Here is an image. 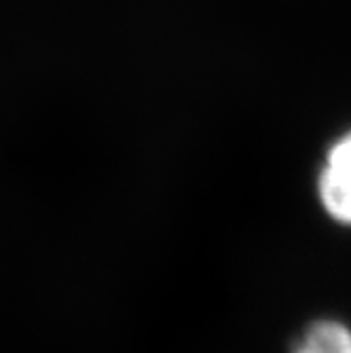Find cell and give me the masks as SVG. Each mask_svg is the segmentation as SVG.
Here are the masks:
<instances>
[{
  "label": "cell",
  "instance_id": "7a4b0ae2",
  "mask_svg": "<svg viewBox=\"0 0 351 353\" xmlns=\"http://www.w3.org/2000/svg\"><path fill=\"white\" fill-rule=\"evenodd\" d=\"M297 353H351V330L339 322H317L303 336Z\"/></svg>",
  "mask_w": 351,
  "mask_h": 353
},
{
  "label": "cell",
  "instance_id": "6da1fadb",
  "mask_svg": "<svg viewBox=\"0 0 351 353\" xmlns=\"http://www.w3.org/2000/svg\"><path fill=\"white\" fill-rule=\"evenodd\" d=\"M320 199L324 210L341 224H351V176L324 165L320 174Z\"/></svg>",
  "mask_w": 351,
  "mask_h": 353
},
{
  "label": "cell",
  "instance_id": "3957f363",
  "mask_svg": "<svg viewBox=\"0 0 351 353\" xmlns=\"http://www.w3.org/2000/svg\"><path fill=\"white\" fill-rule=\"evenodd\" d=\"M326 165L351 176V132L332 144L326 157Z\"/></svg>",
  "mask_w": 351,
  "mask_h": 353
}]
</instances>
